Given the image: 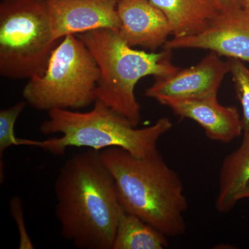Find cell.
I'll list each match as a JSON object with an SVG mask.
<instances>
[{"mask_svg":"<svg viewBox=\"0 0 249 249\" xmlns=\"http://www.w3.org/2000/svg\"><path fill=\"white\" fill-rule=\"evenodd\" d=\"M55 214L62 237L81 249H112L123 208L100 151L88 149L66 160L55 180Z\"/></svg>","mask_w":249,"mask_h":249,"instance_id":"cell-1","label":"cell"},{"mask_svg":"<svg viewBox=\"0 0 249 249\" xmlns=\"http://www.w3.org/2000/svg\"><path fill=\"white\" fill-rule=\"evenodd\" d=\"M100 155L114 178L119 202L125 212L167 237L185 233L188 201L182 181L160 152L137 157L114 147L101 150Z\"/></svg>","mask_w":249,"mask_h":249,"instance_id":"cell-2","label":"cell"},{"mask_svg":"<svg viewBox=\"0 0 249 249\" xmlns=\"http://www.w3.org/2000/svg\"><path fill=\"white\" fill-rule=\"evenodd\" d=\"M173 127L168 117L143 128L96 99L91 110L79 112L71 109L49 111V119L40 125L44 134H60V137L44 141L27 139V146L40 147L53 155H63L68 147H89L101 150L121 147L137 157H145L159 152L157 143Z\"/></svg>","mask_w":249,"mask_h":249,"instance_id":"cell-3","label":"cell"},{"mask_svg":"<svg viewBox=\"0 0 249 249\" xmlns=\"http://www.w3.org/2000/svg\"><path fill=\"white\" fill-rule=\"evenodd\" d=\"M96 60L100 76L96 97L137 127L141 106L136 98V86L144 77L170 76L180 67L172 62V51L160 53L137 50L127 45L117 31L100 29L76 35Z\"/></svg>","mask_w":249,"mask_h":249,"instance_id":"cell-4","label":"cell"},{"mask_svg":"<svg viewBox=\"0 0 249 249\" xmlns=\"http://www.w3.org/2000/svg\"><path fill=\"white\" fill-rule=\"evenodd\" d=\"M100 71L89 49L78 36H65L49 59L43 74L29 79L23 97L41 111L76 109L94 103Z\"/></svg>","mask_w":249,"mask_h":249,"instance_id":"cell-5","label":"cell"},{"mask_svg":"<svg viewBox=\"0 0 249 249\" xmlns=\"http://www.w3.org/2000/svg\"><path fill=\"white\" fill-rule=\"evenodd\" d=\"M60 40L54 38L44 0L1 1V76L22 80L43 74L52 52Z\"/></svg>","mask_w":249,"mask_h":249,"instance_id":"cell-6","label":"cell"},{"mask_svg":"<svg viewBox=\"0 0 249 249\" xmlns=\"http://www.w3.org/2000/svg\"><path fill=\"white\" fill-rule=\"evenodd\" d=\"M163 49H205L219 56L239 59L249 63V9L241 7L220 11L211 24L199 34L173 37Z\"/></svg>","mask_w":249,"mask_h":249,"instance_id":"cell-7","label":"cell"},{"mask_svg":"<svg viewBox=\"0 0 249 249\" xmlns=\"http://www.w3.org/2000/svg\"><path fill=\"white\" fill-rule=\"evenodd\" d=\"M230 72L229 60L210 52L195 66L181 69L170 76L157 77L145 96L160 103L167 99H196L217 96L224 77Z\"/></svg>","mask_w":249,"mask_h":249,"instance_id":"cell-8","label":"cell"},{"mask_svg":"<svg viewBox=\"0 0 249 249\" xmlns=\"http://www.w3.org/2000/svg\"><path fill=\"white\" fill-rule=\"evenodd\" d=\"M119 0H44L54 38L120 27Z\"/></svg>","mask_w":249,"mask_h":249,"instance_id":"cell-9","label":"cell"},{"mask_svg":"<svg viewBox=\"0 0 249 249\" xmlns=\"http://www.w3.org/2000/svg\"><path fill=\"white\" fill-rule=\"evenodd\" d=\"M119 36L132 47L155 52L163 47L172 29L166 16L150 0H119Z\"/></svg>","mask_w":249,"mask_h":249,"instance_id":"cell-10","label":"cell"},{"mask_svg":"<svg viewBox=\"0 0 249 249\" xmlns=\"http://www.w3.org/2000/svg\"><path fill=\"white\" fill-rule=\"evenodd\" d=\"M160 104L169 107L181 119L196 122L204 129L208 138L227 143L243 133L240 111L234 106H224L217 96L196 99H167Z\"/></svg>","mask_w":249,"mask_h":249,"instance_id":"cell-11","label":"cell"},{"mask_svg":"<svg viewBox=\"0 0 249 249\" xmlns=\"http://www.w3.org/2000/svg\"><path fill=\"white\" fill-rule=\"evenodd\" d=\"M166 16L174 37L196 35L219 14L213 0H150Z\"/></svg>","mask_w":249,"mask_h":249,"instance_id":"cell-12","label":"cell"},{"mask_svg":"<svg viewBox=\"0 0 249 249\" xmlns=\"http://www.w3.org/2000/svg\"><path fill=\"white\" fill-rule=\"evenodd\" d=\"M243 134L240 146L224 159L221 167L215 201L221 213L231 211L249 186V133Z\"/></svg>","mask_w":249,"mask_h":249,"instance_id":"cell-13","label":"cell"},{"mask_svg":"<svg viewBox=\"0 0 249 249\" xmlns=\"http://www.w3.org/2000/svg\"><path fill=\"white\" fill-rule=\"evenodd\" d=\"M167 237L132 214L121 211L112 249H163Z\"/></svg>","mask_w":249,"mask_h":249,"instance_id":"cell-14","label":"cell"},{"mask_svg":"<svg viewBox=\"0 0 249 249\" xmlns=\"http://www.w3.org/2000/svg\"><path fill=\"white\" fill-rule=\"evenodd\" d=\"M230 62V72L233 82L236 96L242 109L243 133H249V69L243 61L228 58Z\"/></svg>","mask_w":249,"mask_h":249,"instance_id":"cell-15","label":"cell"},{"mask_svg":"<svg viewBox=\"0 0 249 249\" xmlns=\"http://www.w3.org/2000/svg\"><path fill=\"white\" fill-rule=\"evenodd\" d=\"M27 103L20 101L12 107L0 111V158L5 150L12 146L22 145V139L17 138L15 134V124L18 116L25 109Z\"/></svg>","mask_w":249,"mask_h":249,"instance_id":"cell-16","label":"cell"},{"mask_svg":"<svg viewBox=\"0 0 249 249\" xmlns=\"http://www.w3.org/2000/svg\"><path fill=\"white\" fill-rule=\"evenodd\" d=\"M10 209L11 214L17 224L19 234V248L20 249H33L34 248L29 234L26 229L24 219L22 201L20 198L15 196L10 201Z\"/></svg>","mask_w":249,"mask_h":249,"instance_id":"cell-17","label":"cell"},{"mask_svg":"<svg viewBox=\"0 0 249 249\" xmlns=\"http://www.w3.org/2000/svg\"><path fill=\"white\" fill-rule=\"evenodd\" d=\"M219 11H228L240 9L242 6V0H213Z\"/></svg>","mask_w":249,"mask_h":249,"instance_id":"cell-18","label":"cell"},{"mask_svg":"<svg viewBox=\"0 0 249 249\" xmlns=\"http://www.w3.org/2000/svg\"><path fill=\"white\" fill-rule=\"evenodd\" d=\"M245 199H249V186L247 187V189H246L245 191H244L243 193H242V194L240 196V200Z\"/></svg>","mask_w":249,"mask_h":249,"instance_id":"cell-19","label":"cell"},{"mask_svg":"<svg viewBox=\"0 0 249 249\" xmlns=\"http://www.w3.org/2000/svg\"><path fill=\"white\" fill-rule=\"evenodd\" d=\"M242 6L245 8L249 9V0H242Z\"/></svg>","mask_w":249,"mask_h":249,"instance_id":"cell-20","label":"cell"}]
</instances>
